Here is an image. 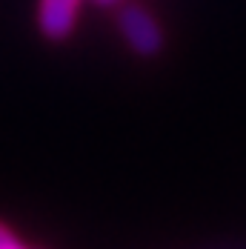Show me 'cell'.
I'll use <instances>...</instances> for the list:
<instances>
[{"instance_id":"obj_2","label":"cell","mask_w":246,"mask_h":249,"mask_svg":"<svg viewBox=\"0 0 246 249\" xmlns=\"http://www.w3.org/2000/svg\"><path fill=\"white\" fill-rule=\"evenodd\" d=\"M83 0H37V29L46 40H66L77 26Z\"/></svg>"},{"instance_id":"obj_4","label":"cell","mask_w":246,"mask_h":249,"mask_svg":"<svg viewBox=\"0 0 246 249\" xmlns=\"http://www.w3.org/2000/svg\"><path fill=\"white\" fill-rule=\"evenodd\" d=\"M95 3H103V6H112V3H118V0H95Z\"/></svg>"},{"instance_id":"obj_1","label":"cell","mask_w":246,"mask_h":249,"mask_svg":"<svg viewBox=\"0 0 246 249\" xmlns=\"http://www.w3.org/2000/svg\"><path fill=\"white\" fill-rule=\"evenodd\" d=\"M118 29H121L123 40L129 43V49L138 52L141 57H152L163 49V29L155 20V15L138 6V3H126L118 12Z\"/></svg>"},{"instance_id":"obj_3","label":"cell","mask_w":246,"mask_h":249,"mask_svg":"<svg viewBox=\"0 0 246 249\" xmlns=\"http://www.w3.org/2000/svg\"><path fill=\"white\" fill-rule=\"evenodd\" d=\"M0 249H29V247H23V241H20L9 226L0 224Z\"/></svg>"}]
</instances>
